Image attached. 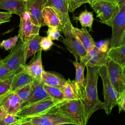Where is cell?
<instances>
[{"label":"cell","instance_id":"cell-6","mask_svg":"<svg viewBox=\"0 0 125 125\" xmlns=\"http://www.w3.org/2000/svg\"><path fill=\"white\" fill-rule=\"evenodd\" d=\"M58 102L51 98H47L21 107L16 116L22 119L31 118L49 110Z\"/></svg>","mask_w":125,"mask_h":125},{"label":"cell","instance_id":"cell-46","mask_svg":"<svg viewBox=\"0 0 125 125\" xmlns=\"http://www.w3.org/2000/svg\"><path fill=\"white\" fill-rule=\"evenodd\" d=\"M23 0V1H28L29 0Z\"/></svg>","mask_w":125,"mask_h":125},{"label":"cell","instance_id":"cell-34","mask_svg":"<svg viewBox=\"0 0 125 125\" xmlns=\"http://www.w3.org/2000/svg\"><path fill=\"white\" fill-rule=\"evenodd\" d=\"M53 45V41L48 36L42 37L40 42L41 48L42 50L44 51H47L50 49Z\"/></svg>","mask_w":125,"mask_h":125},{"label":"cell","instance_id":"cell-4","mask_svg":"<svg viewBox=\"0 0 125 125\" xmlns=\"http://www.w3.org/2000/svg\"><path fill=\"white\" fill-rule=\"evenodd\" d=\"M99 74L103 84V95L104 97V110L105 113L109 115L112 109L117 105V95L111 84L107 73L106 65L99 67Z\"/></svg>","mask_w":125,"mask_h":125},{"label":"cell","instance_id":"cell-25","mask_svg":"<svg viewBox=\"0 0 125 125\" xmlns=\"http://www.w3.org/2000/svg\"><path fill=\"white\" fill-rule=\"evenodd\" d=\"M64 100L80 99L74 80L68 79L66 80L65 85L62 87Z\"/></svg>","mask_w":125,"mask_h":125},{"label":"cell","instance_id":"cell-30","mask_svg":"<svg viewBox=\"0 0 125 125\" xmlns=\"http://www.w3.org/2000/svg\"><path fill=\"white\" fill-rule=\"evenodd\" d=\"M15 73L8 69L7 66L0 60V81H4L13 78Z\"/></svg>","mask_w":125,"mask_h":125},{"label":"cell","instance_id":"cell-10","mask_svg":"<svg viewBox=\"0 0 125 125\" xmlns=\"http://www.w3.org/2000/svg\"><path fill=\"white\" fill-rule=\"evenodd\" d=\"M72 24H66L62 28V31L64 36L62 42L67 49L74 56L76 61H80L87 53L86 50L77 38L71 32Z\"/></svg>","mask_w":125,"mask_h":125},{"label":"cell","instance_id":"cell-23","mask_svg":"<svg viewBox=\"0 0 125 125\" xmlns=\"http://www.w3.org/2000/svg\"><path fill=\"white\" fill-rule=\"evenodd\" d=\"M107 56L109 60L125 68V44L117 47L109 48Z\"/></svg>","mask_w":125,"mask_h":125},{"label":"cell","instance_id":"cell-27","mask_svg":"<svg viewBox=\"0 0 125 125\" xmlns=\"http://www.w3.org/2000/svg\"><path fill=\"white\" fill-rule=\"evenodd\" d=\"M93 20L92 12L88 11L86 9L82 11L78 17H73V20L79 21L82 27H88L90 30L92 29Z\"/></svg>","mask_w":125,"mask_h":125},{"label":"cell","instance_id":"cell-9","mask_svg":"<svg viewBox=\"0 0 125 125\" xmlns=\"http://www.w3.org/2000/svg\"><path fill=\"white\" fill-rule=\"evenodd\" d=\"M106 66L110 82L118 97L125 92V68L109 60Z\"/></svg>","mask_w":125,"mask_h":125},{"label":"cell","instance_id":"cell-36","mask_svg":"<svg viewBox=\"0 0 125 125\" xmlns=\"http://www.w3.org/2000/svg\"><path fill=\"white\" fill-rule=\"evenodd\" d=\"M110 41L109 40H101L99 42H95V46L101 52L107 53L109 50Z\"/></svg>","mask_w":125,"mask_h":125},{"label":"cell","instance_id":"cell-44","mask_svg":"<svg viewBox=\"0 0 125 125\" xmlns=\"http://www.w3.org/2000/svg\"><path fill=\"white\" fill-rule=\"evenodd\" d=\"M95 0H89V4L90 5L93 2H94Z\"/></svg>","mask_w":125,"mask_h":125},{"label":"cell","instance_id":"cell-18","mask_svg":"<svg viewBox=\"0 0 125 125\" xmlns=\"http://www.w3.org/2000/svg\"><path fill=\"white\" fill-rule=\"evenodd\" d=\"M34 79L28 73L25 67L21 71L15 74L12 78L10 91L15 92L17 89L32 83Z\"/></svg>","mask_w":125,"mask_h":125},{"label":"cell","instance_id":"cell-35","mask_svg":"<svg viewBox=\"0 0 125 125\" xmlns=\"http://www.w3.org/2000/svg\"><path fill=\"white\" fill-rule=\"evenodd\" d=\"M12 78L9 80L0 81V100L1 97L10 90Z\"/></svg>","mask_w":125,"mask_h":125},{"label":"cell","instance_id":"cell-19","mask_svg":"<svg viewBox=\"0 0 125 125\" xmlns=\"http://www.w3.org/2000/svg\"><path fill=\"white\" fill-rule=\"evenodd\" d=\"M0 9L20 16L26 11V1L21 0H0Z\"/></svg>","mask_w":125,"mask_h":125},{"label":"cell","instance_id":"cell-5","mask_svg":"<svg viewBox=\"0 0 125 125\" xmlns=\"http://www.w3.org/2000/svg\"><path fill=\"white\" fill-rule=\"evenodd\" d=\"M55 106L42 114L29 119L33 125H76L75 123L57 110Z\"/></svg>","mask_w":125,"mask_h":125},{"label":"cell","instance_id":"cell-24","mask_svg":"<svg viewBox=\"0 0 125 125\" xmlns=\"http://www.w3.org/2000/svg\"><path fill=\"white\" fill-rule=\"evenodd\" d=\"M42 81L46 85L58 87L63 86L66 82L62 77L44 70L42 76Z\"/></svg>","mask_w":125,"mask_h":125},{"label":"cell","instance_id":"cell-45","mask_svg":"<svg viewBox=\"0 0 125 125\" xmlns=\"http://www.w3.org/2000/svg\"><path fill=\"white\" fill-rule=\"evenodd\" d=\"M22 120H23V119H22ZM22 120H21V121H22ZM21 121H20V122H18V123H16V124H14V125H19V124H20V123H21Z\"/></svg>","mask_w":125,"mask_h":125},{"label":"cell","instance_id":"cell-1","mask_svg":"<svg viewBox=\"0 0 125 125\" xmlns=\"http://www.w3.org/2000/svg\"><path fill=\"white\" fill-rule=\"evenodd\" d=\"M99 67L86 65L87 72L85 78V84L83 97L81 101L87 123L95 111L104 109V103L99 99L97 91Z\"/></svg>","mask_w":125,"mask_h":125},{"label":"cell","instance_id":"cell-20","mask_svg":"<svg viewBox=\"0 0 125 125\" xmlns=\"http://www.w3.org/2000/svg\"><path fill=\"white\" fill-rule=\"evenodd\" d=\"M71 32L87 51L95 46V42L85 27L81 29L71 27Z\"/></svg>","mask_w":125,"mask_h":125},{"label":"cell","instance_id":"cell-13","mask_svg":"<svg viewBox=\"0 0 125 125\" xmlns=\"http://www.w3.org/2000/svg\"><path fill=\"white\" fill-rule=\"evenodd\" d=\"M21 102L15 92L9 91L0 100V106L5 114L16 115L21 107Z\"/></svg>","mask_w":125,"mask_h":125},{"label":"cell","instance_id":"cell-21","mask_svg":"<svg viewBox=\"0 0 125 125\" xmlns=\"http://www.w3.org/2000/svg\"><path fill=\"white\" fill-rule=\"evenodd\" d=\"M73 63L76 69V78L75 80H74L75 85L79 97L81 100H82L83 97L85 84L84 70L86 65L81 62L77 61L73 62Z\"/></svg>","mask_w":125,"mask_h":125},{"label":"cell","instance_id":"cell-16","mask_svg":"<svg viewBox=\"0 0 125 125\" xmlns=\"http://www.w3.org/2000/svg\"><path fill=\"white\" fill-rule=\"evenodd\" d=\"M32 93L28 100L21 104V108L30 104L50 98L45 90L43 87L44 83L42 81H39L34 80L32 82Z\"/></svg>","mask_w":125,"mask_h":125},{"label":"cell","instance_id":"cell-8","mask_svg":"<svg viewBox=\"0 0 125 125\" xmlns=\"http://www.w3.org/2000/svg\"><path fill=\"white\" fill-rule=\"evenodd\" d=\"M96 14L97 17L100 19V21L109 26L119 11L117 4L105 1H95L90 5Z\"/></svg>","mask_w":125,"mask_h":125},{"label":"cell","instance_id":"cell-33","mask_svg":"<svg viewBox=\"0 0 125 125\" xmlns=\"http://www.w3.org/2000/svg\"><path fill=\"white\" fill-rule=\"evenodd\" d=\"M68 11L73 12L77 8L84 3H89V0H67Z\"/></svg>","mask_w":125,"mask_h":125},{"label":"cell","instance_id":"cell-38","mask_svg":"<svg viewBox=\"0 0 125 125\" xmlns=\"http://www.w3.org/2000/svg\"><path fill=\"white\" fill-rule=\"evenodd\" d=\"M117 102L119 113L123 110L124 111L125 110V92L117 97Z\"/></svg>","mask_w":125,"mask_h":125},{"label":"cell","instance_id":"cell-31","mask_svg":"<svg viewBox=\"0 0 125 125\" xmlns=\"http://www.w3.org/2000/svg\"><path fill=\"white\" fill-rule=\"evenodd\" d=\"M19 36H15L8 39L3 40L0 43V47L4 48L5 50L12 49L17 44L19 40Z\"/></svg>","mask_w":125,"mask_h":125},{"label":"cell","instance_id":"cell-37","mask_svg":"<svg viewBox=\"0 0 125 125\" xmlns=\"http://www.w3.org/2000/svg\"><path fill=\"white\" fill-rule=\"evenodd\" d=\"M47 34L52 40H58L60 37L59 30L55 27H48Z\"/></svg>","mask_w":125,"mask_h":125},{"label":"cell","instance_id":"cell-42","mask_svg":"<svg viewBox=\"0 0 125 125\" xmlns=\"http://www.w3.org/2000/svg\"><path fill=\"white\" fill-rule=\"evenodd\" d=\"M124 4H125V0H117V5L119 8Z\"/></svg>","mask_w":125,"mask_h":125},{"label":"cell","instance_id":"cell-7","mask_svg":"<svg viewBox=\"0 0 125 125\" xmlns=\"http://www.w3.org/2000/svg\"><path fill=\"white\" fill-rule=\"evenodd\" d=\"M111 27L112 29L110 48L117 47L125 44V4L119 8Z\"/></svg>","mask_w":125,"mask_h":125},{"label":"cell","instance_id":"cell-2","mask_svg":"<svg viewBox=\"0 0 125 125\" xmlns=\"http://www.w3.org/2000/svg\"><path fill=\"white\" fill-rule=\"evenodd\" d=\"M55 108L75 123L76 125H87L81 99L62 100L58 102Z\"/></svg>","mask_w":125,"mask_h":125},{"label":"cell","instance_id":"cell-29","mask_svg":"<svg viewBox=\"0 0 125 125\" xmlns=\"http://www.w3.org/2000/svg\"><path fill=\"white\" fill-rule=\"evenodd\" d=\"M32 91L33 84L32 83L17 89L15 92L20 98L22 104L28 100L32 93Z\"/></svg>","mask_w":125,"mask_h":125},{"label":"cell","instance_id":"cell-28","mask_svg":"<svg viewBox=\"0 0 125 125\" xmlns=\"http://www.w3.org/2000/svg\"><path fill=\"white\" fill-rule=\"evenodd\" d=\"M62 87L49 86L45 84H43V87L49 96L58 102L64 100Z\"/></svg>","mask_w":125,"mask_h":125},{"label":"cell","instance_id":"cell-14","mask_svg":"<svg viewBox=\"0 0 125 125\" xmlns=\"http://www.w3.org/2000/svg\"><path fill=\"white\" fill-rule=\"evenodd\" d=\"M109 59L107 53H103L96 46L87 51L86 54L82 58L80 62L85 65L100 66L107 64Z\"/></svg>","mask_w":125,"mask_h":125},{"label":"cell","instance_id":"cell-40","mask_svg":"<svg viewBox=\"0 0 125 125\" xmlns=\"http://www.w3.org/2000/svg\"><path fill=\"white\" fill-rule=\"evenodd\" d=\"M19 125H33L31 121L29 119H23Z\"/></svg>","mask_w":125,"mask_h":125},{"label":"cell","instance_id":"cell-15","mask_svg":"<svg viewBox=\"0 0 125 125\" xmlns=\"http://www.w3.org/2000/svg\"><path fill=\"white\" fill-rule=\"evenodd\" d=\"M45 6L52 8L57 14L62 27L66 24H72L68 11L67 0H46Z\"/></svg>","mask_w":125,"mask_h":125},{"label":"cell","instance_id":"cell-39","mask_svg":"<svg viewBox=\"0 0 125 125\" xmlns=\"http://www.w3.org/2000/svg\"><path fill=\"white\" fill-rule=\"evenodd\" d=\"M12 15L8 12L0 11V24L10 21Z\"/></svg>","mask_w":125,"mask_h":125},{"label":"cell","instance_id":"cell-43","mask_svg":"<svg viewBox=\"0 0 125 125\" xmlns=\"http://www.w3.org/2000/svg\"><path fill=\"white\" fill-rule=\"evenodd\" d=\"M100 0L110 2H111V3L116 4H117V0H95V1H100Z\"/></svg>","mask_w":125,"mask_h":125},{"label":"cell","instance_id":"cell-22","mask_svg":"<svg viewBox=\"0 0 125 125\" xmlns=\"http://www.w3.org/2000/svg\"><path fill=\"white\" fill-rule=\"evenodd\" d=\"M42 16L45 26L55 27L62 31V25L54 10L49 6H45L42 11Z\"/></svg>","mask_w":125,"mask_h":125},{"label":"cell","instance_id":"cell-12","mask_svg":"<svg viewBox=\"0 0 125 125\" xmlns=\"http://www.w3.org/2000/svg\"><path fill=\"white\" fill-rule=\"evenodd\" d=\"M46 3V0H29L26 1V11L29 15L31 22L37 26H45L42 16V11Z\"/></svg>","mask_w":125,"mask_h":125},{"label":"cell","instance_id":"cell-32","mask_svg":"<svg viewBox=\"0 0 125 125\" xmlns=\"http://www.w3.org/2000/svg\"><path fill=\"white\" fill-rule=\"evenodd\" d=\"M22 120V119L19 118L16 115L5 114L0 121V125H12L21 121Z\"/></svg>","mask_w":125,"mask_h":125},{"label":"cell","instance_id":"cell-41","mask_svg":"<svg viewBox=\"0 0 125 125\" xmlns=\"http://www.w3.org/2000/svg\"><path fill=\"white\" fill-rule=\"evenodd\" d=\"M5 112L3 110V108L0 106V121L1 120L2 118H3V117L4 116V115H5Z\"/></svg>","mask_w":125,"mask_h":125},{"label":"cell","instance_id":"cell-17","mask_svg":"<svg viewBox=\"0 0 125 125\" xmlns=\"http://www.w3.org/2000/svg\"><path fill=\"white\" fill-rule=\"evenodd\" d=\"M41 53L42 51H39L35 57H34L31 61L25 66L27 71L34 80L39 81H42V76L43 71Z\"/></svg>","mask_w":125,"mask_h":125},{"label":"cell","instance_id":"cell-26","mask_svg":"<svg viewBox=\"0 0 125 125\" xmlns=\"http://www.w3.org/2000/svg\"><path fill=\"white\" fill-rule=\"evenodd\" d=\"M42 37L39 34L36 35L32 40L27 42V47L25 59H27L35 55L37 52L42 51L40 45V42Z\"/></svg>","mask_w":125,"mask_h":125},{"label":"cell","instance_id":"cell-11","mask_svg":"<svg viewBox=\"0 0 125 125\" xmlns=\"http://www.w3.org/2000/svg\"><path fill=\"white\" fill-rule=\"evenodd\" d=\"M18 36L21 41L26 43L39 34L41 27L34 24L31 21L28 13L25 11L20 16Z\"/></svg>","mask_w":125,"mask_h":125},{"label":"cell","instance_id":"cell-3","mask_svg":"<svg viewBox=\"0 0 125 125\" xmlns=\"http://www.w3.org/2000/svg\"><path fill=\"white\" fill-rule=\"evenodd\" d=\"M27 47V42L23 43L20 40L11 49L10 54L1 60L8 69L15 74L22 70L26 65Z\"/></svg>","mask_w":125,"mask_h":125}]
</instances>
